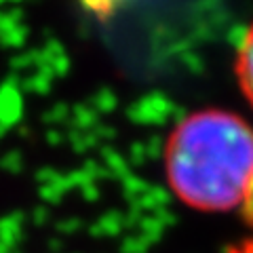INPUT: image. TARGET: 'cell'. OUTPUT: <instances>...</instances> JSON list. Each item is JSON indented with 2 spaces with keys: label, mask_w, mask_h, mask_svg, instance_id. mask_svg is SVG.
I'll list each match as a JSON object with an SVG mask.
<instances>
[{
  "label": "cell",
  "mask_w": 253,
  "mask_h": 253,
  "mask_svg": "<svg viewBox=\"0 0 253 253\" xmlns=\"http://www.w3.org/2000/svg\"><path fill=\"white\" fill-rule=\"evenodd\" d=\"M165 173L188 207L232 209L243 203L253 175V129L226 110L190 114L167 139Z\"/></svg>",
  "instance_id": "cell-1"
},
{
  "label": "cell",
  "mask_w": 253,
  "mask_h": 253,
  "mask_svg": "<svg viewBox=\"0 0 253 253\" xmlns=\"http://www.w3.org/2000/svg\"><path fill=\"white\" fill-rule=\"evenodd\" d=\"M236 76H239L245 97L253 106V26L247 30L241 42L239 57H236Z\"/></svg>",
  "instance_id": "cell-2"
},
{
  "label": "cell",
  "mask_w": 253,
  "mask_h": 253,
  "mask_svg": "<svg viewBox=\"0 0 253 253\" xmlns=\"http://www.w3.org/2000/svg\"><path fill=\"white\" fill-rule=\"evenodd\" d=\"M86 11H91L97 17H110L118 9H123L125 4H129L131 0H81Z\"/></svg>",
  "instance_id": "cell-3"
},
{
  "label": "cell",
  "mask_w": 253,
  "mask_h": 253,
  "mask_svg": "<svg viewBox=\"0 0 253 253\" xmlns=\"http://www.w3.org/2000/svg\"><path fill=\"white\" fill-rule=\"evenodd\" d=\"M243 213L245 217H247V221L253 226V175L249 179V186H247V192H245V199H243Z\"/></svg>",
  "instance_id": "cell-4"
},
{
  "label": "cell",
  "mask_w": 253,
  "mask_h": 253,
  "mask_svg": "<svg viewBox=\"0 0 253 253\" xmlns=\"http://www.w3.org/2000/svg\"><path fill=\"white\" fill-rule=\"evenodd\" d=\"M228 253H253V239H249V241H245V243H241L239 247H232Z\"/></svg>",
  "instance_id": "cell-5"
}]
</instances>
